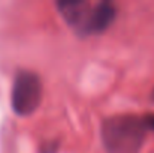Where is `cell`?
Masks as SVG:
<instances>
[{"label":"cell","mask_w":154,"mask_h":153,"mask_svg":"<svg viewBox=\"0 0 154 153\" xmlns=\"http://www.w3.org/2000/svg\"><path fill=\"white\" fill-rule=\"evenodd\" d=\"M147 117L114 116L103 122L102 141L109 153H138L148 131Z\"/></svg>","instance_id":"cell-1"},{"label":"cell","mask_w":154,"mask_h":153,"mask_svg":"<svg viewBox=\"0 0 154 153\" xmlns=\"http://www.w3.org/2000/svg\"><path fill=\"white\" fill-rule=\"evenodd\" d=\"M58 11L64 21L78 30L79 35H96L105 32L115 20L117 9L111 2H63L58 3Z\"/></svg>","instance_id":"cell-2"},{"label":"cell","mask_w":154,"mask_h":153,"mask_svg":"<svg viewBox=\"0 0 154 153\" xmlns=\"http://www.w3.org/2000/svg\"><path fill=\"white\" fill-rule=\"evenodd\" d=\"M42 101V83L39 75L30 71H21L17 74L12 93H11V105L12 111L17 116L26 117L33 114Z\"/></svg>","instance_id":"cell-3"},{"label":"cell","mask_w":154,"mask_h":153,"mask_svg":"<svg viewBox=\"0 0 154 153\" xmlns=\"http://www.w3.org/2000/svg\"><path fill=\"white\" fill-rule=\"evenodd\" d=\"M54 152H55V146H52V144H50L47 150H44V152H41V153H54Z\"/></svg>","instance_id":"cell-4"},{"label":"cell","mask_w":154,"mask_h":153,"mask_svg":"<svg viewBox=\"0 0 154 153\" xmlns=\"http://www.w3.org/2000/svg\"><path fill=\"white\" fill-rule=\"evenodd\" d=\"M153 99H154V92H153Z\"/></svg>","instance_id":"cell-5"}]
</instances>
